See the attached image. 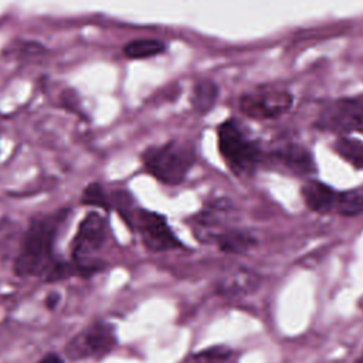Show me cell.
<instances>
[{"label": "cell", "mask_w": 363, "mask_h": 363, "mask_svg": "<svg viewBox=\"0 0 363 363\" xmlns=\"http://www.w3.org/2000/svg\"><path fill=\"white\" fill-rule=\"evenodd\" d=\"M67 217L68 210H60L31 220L14 259V272L18 277H45L47 281H55L77 272L74 267L54 257V244Z\"/></svg>", "instance_id": "1"}, {"label": "cell", "mask_w": 363, "mask_h": 363, "mask_svg": "<svg viewBox=\"0 0 363 363\" xmlns=\"http://www.w3.org/2000/svg\"><path fill=\"white\" fill-rule=\"evenodd\" d=\"M145 170L167 186H177L184 182L196 163V149L191 143L172 139L159 146L147 147L142 156Z\"/></svg>", "instance_id": "2"}, {"label": "cell", "mask_w": 363, "mask_h": 363, "mask_svg": "<svg viewBox=\"0 0 363 363\" xmlns=\"http://www.w3.org/2000/svg\"><path fill=\"white\" fill-rule=\"evenodd\" d=\"M218 150L228 166L237 176L251 174L261 162V150L251 140L235 119H227L217 128Z\"/></svg>", "instance_id": "3"}, {"label": "cell", "mask_w": 363, "mask_h": 363, "mask_svg": "<svg viewBox=\"0 0 363 363\" xmlns=\"http://www.w3.org/2000/svg\"><path fill=\"white\" fill-rule=\"evenodd\" d=\"M106 234V220L95 211L88 213L79 221L71 244V257L77 272L81 275H88L98 269V267L94 264V257L105 245Z\"/></svg>", "instance_id": "4"}, {"label": "cell", "mask_w": 363, "mask_h": 363, "mask_svg": "<svg viewBox=\"0 0 363 363\" xmlns=\"http://www.w3.org/2000/svg\"><path fill=\"white\" fill-rule=\"evenodd\" d=\"M132 225L140 235V241L146 250L152 252H162L183 247L182 241L172 231L164 216L138 208L132 213Z\"/></svg>", "instance_id": "5"}, {"label": "cell", "mask_w": 363, "mask_h": 363, "mask_svg": "<svg viewBox=\"0 0 363 363\" xmlns=\"http://www.w3.org/2000/svg\"><path fill=\"white\" fill-rule=\"evenodd\" d=\"M316 128L339 135L363 132V101L340 98L328 102L318 115Z\"/></svg>", "instance_id": "6"}, {"label": "cell", "mask_w": 363, "mask_h": 363, "mask_svg": "<svg viewBox=\"0 0 363 363\" xmlns=\"http://www.w3.org/2000/svg\"><path fill=\"white\" fill-rule=\"evenodd\" d=\"M292 101L291 92L284 88L261 86L241 95L240 109L254 119H274L288 112Z\"/></svg>", "instance_id": "7"}, {"label": "cell", "mask_w": 363, "mask_h": 363, "mask_svg": "<svg viewBox=\"0 0 363 363\" xmlns=\"http://www.w3.org/2000/svg\"><path fill=\"white\" fill-rule=\"evenodd\" d=\"M116 345V335L112 325L106 322H94L78 333L67 346V354L71 359L102 357Z\"/></svg>", "instance_id": "8"}, {"label": "cell", "mask_w": 363, "mask_h": 363, "mask_svg": "<svg viewBox=\"0 0 363 363\" xmlns=\"http://www.w3.org/2000/svg\"><path fill=\"white\" fill-rule=\"evenodd\" d=\"M261 278L254 271L238 268L227 272L217 284L220 294L227 296H242L254 292L259 286Z\"/></svg>", "instance_id": "9"}, {"label": "cell", "mask_w": 363, "mask_h": 363, "mask_svg": "<svg viewBox=\"0 0 363 363\" xmlns=\"http://www.w3.org/2000/svg\"><path fill=\"white\" fill-rule=\"evenodd\" d=\"M274 159L296 174H309L316 170L312 153L299 145H286L272 153Z\"/></svg>", "instance_id": "10"}, {"label": "cell", "mask_w": 363, "mask_h": 363, "mask_svg": "<svg viewBox=\"0 0 363 363\" xmlns=\"http://www.w3.org/2000/svg\"><path fill=\"white\" fill-rule=\"evenodd\" d=\"M301 194L305 204L316 213H326L335 208L337 197L332 187L318 180H309L303 183L301 187Z\"/></svg>", "instance_id": "11"}, {"label": "cell", "mask_w": 363, "mask_h": 363, "mask_svg": "<svg viewBox=\"0 0 363 363\" xmlns=\"http://www.w3.org/2000/svg\"><path fill=\"white\" fill-rule=\"evenodd\" d=\"M211 242L217 244V247L223 252L245 254L257 244V240L248 231L237 230V228H225V230H220Z\"/></svg>", "instance_id": "12"}, {"label": "cell", "mask_w": 363, "mask_h": 363, "mask_svg": "<svg viewBox=\"0 0 363 363\" xmlns=\"http://www.w3.org/2000/svg\"><path fill=\"white\" fill-rule=\"evenodd\" d=\"M217 98L218 88L213 81L201 79L194 84L191 92V105L197 113L206 115L208 111H211L216 105Z\"/></svg>", "instance_id": "13"}, {"label": "cell", "mask_w": 363, "mask_h": 363, "mask_svg": "<svg viewBox=\"0 0 363 363\" xmlns=\"http://www.w3.org/2000/svg\"><path fill=\"white\" fill-rule=\"evenodd\" d=\"M166 44L156 38H138L125 44L123 54L129 60H146L164 52Z\"/></svg>", "instance_id": "14"}, {"label": "cell", "mask_w": 363, "mask_h": 363, "mask_svg": "<svg viewBox=\"0 0 363 363\" xmlns=\"http://www.w3.org/2000/svg\"><path fill=\"white\" fill-rule=\"evenodd\" d=\"M336 153L356 169H363V143L357 139L340 136L335 140Z\"/></svg>", "instance_id": "15"}, {"label": "cell", "mask_w": 363, "mask_h": 363, "mask_svg": "<svg viewBox=\"0 0 363 363\" xmlns=\"http://www.w3.org/2000/svg\"><path fill=\"white\" fill-rule=\"evenodd\" d=\"M335 208L343 216H357L363 213V186L339 193Z\"/></svg>", "instance_id": "16"}, {"label": "cell", "mask_w": 363, "mask_h": 363, "mask_svg": "<svg viewBox=\"0 0 363 363\" xmlns=\"http://www.w3.org/2000/svg\"><path fill=\"white\" fill-rule=\"evenodd\" d=\"M81 203L84 206H96L105 211L109 210V201H108V197H106V193L104 190V187L98 183V182H94L91 184H88L85 189H84V193H82V197H81Z\"/></svg>", "instance_id": "17"}, {"label": "cell", "mask_w": 363, "mask_h": 363, "mask_svg": "<svg viewBox=\"0 0 363 363\" xmlns=\"http://www.w3.org/2000/svg\"><path fill=\"white\" fill-rule=\"evenodd\" d=\"M184 363H231V353L224 347H213L189 357Z\"/></svg>", "instance_id": "18"}, {"label": "cell", "mask_w": 363, "mask_h": 363, "mask_svg": "<svg viewBox=\"0 0 363 363\" xmlns=\"http://www.w3.org/2000/svg\"><path fill=\"white\" fill-rule=\"evenodd\" d=\"M38 363H64V360L55 353H48Z\"/></svg>", "instance_id": "19"}, {"label": "cell", "mask_w": 363, "mask_h": 363, "mask_svg": "<svg viewBox=\"0 0 363 363\" xmlns=\"http://www.w3.org/2000/svg\"><path fill=\"white\" fill-rule=\"evenodd\" d=\"M58 301H60V296H58L57 294H50V295L47 296V299H45V305H47V308L54 309L55 305L58 303Z\"/></svg>", "instance_id": "20"}, {"label": "cell", "mask_w": 363, "mask_h": 363, "mask_svg": "<svg viewBox=\"0 0 363 363\" xmlns=\"http://www.w3.org/2000/svg\"><path fill=\"white\" fill-rule=\"evenodd\" d=\"M354 363H363V356H362V357H360L357 362H354Z\"/></svg>", "instance_id": "21"}]
</instances>
